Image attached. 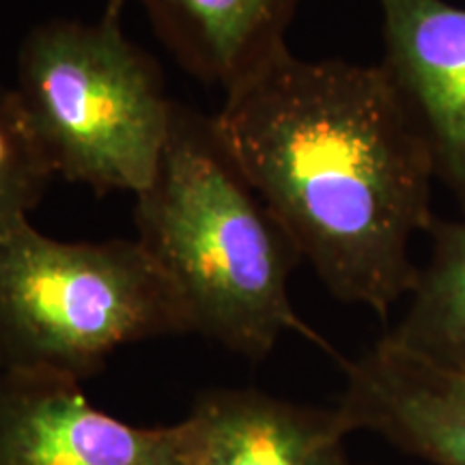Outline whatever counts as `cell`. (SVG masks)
<instances>
[{
    "instance_id": "cell-4",
    "label": "cell",
    "mask_w": 465,
    "mask_h": 465,
    "mask_svg": "<svg viewBox=\"0 0 465 465\" xmlns=\"http://www.w3.org/2000/svg\"><path fill=\"white\" fill-rule=\"evenodd\" d=\"M182 334L183 302L136 240L61 242L26 224L0 243V369L83 383L116 349Z\"/></svg>"
},
{
    "instance_id": "cell-10",
    "label": "cell",
    "mask_w": 465,
    "mask_h": 465,
    "mask_svg": "<svg viewBox=\"0 0 465 465\" xmlns=\"http://www.w3.org/2000/svg\"><path fill=\"white\" fill-rule=\"evenodd\" d=\"M429 232L431 257L418 267L403 317L383 339L465 375V213L435 220Z\"/></svg>"
},
{
    "instance_id": "cell-5",
    "label": "cell",
    "mask_w": 465,
    "mask_h": 465,
    "mask_svg": "<svg viewBox=\"0 0 465 465\" xmlns=\"http://www.w3.org/2000/svg\"><path fill=\"white\" fill-rule=\"evenodd\" d=\"M190 418L138 427L95 407L83 383L0 369V465H196Z\"/></svg>"
},
{
    "instance_id": "cell-2",
    "label": "cell",
    "mask_w": 465,
    "mask_h": 465,
    "mask_svg": "<svg viewBox=\"0 0 465 465\" xmlns=\"http://www.w3.org/2000/svg\"><path fill=\"white\" fill-rule=\"evenodd\" d=\"M134 226L182 298L192 334L252 362L284 332L332 351L293 311L289 278L302 254L250 185L216 114L174 102L158 173L136 194Z\"/></svg>"
},
{
    "instance_id": "cell-9",
    "label": "cell",
    "mask_w": 465,
    "mask_h": 465,
    "mask_svg": "<svg viewBox=\"0 0 465 465\" xmlns=\"http://www.w3.org/2000/svg\"><path fill=\"white\" fill-rule=\"evenodd\" d=\"M127 0H106L121 14ZM153 33L199 83L229 93L287 48L302 0H134Z\"/></svg>"
},
{
    "instance_id": "cell-1",
    "label": "cell",
    "mask_w": 465,
    "mask_h": 465,
    "mask_svg": "<svg viewBox=\"0 0 465 465\" xmlns=\"http://www.w3.org/2000/svg\"><path fill=\"white\" fill-rule=\"evenodd\" d=\"M250 185L336 300L381 319L410 295L435 164L391 75L284 50L216 114Z\"/></svg>"
},
{
    "instance_id": "cell-8",
    "label": "cell",
    "mask_w": 465,
    "mask_h": 465,
    "mask_svg": "<svg viewBox=\"0 0 465 465\" xmlns=\"http://www.w3.org/2000/svg\"><path fill=\"white\" fill-rule=\"evenodd\" d=\"M188 418L199 431L196 465H349L351 431L336 407L213 388L196 397Z\"/></svg>"
},
{
    "instance_id": "cell-7",
    "label": "cell",
    "mask_w": 465,
    "mask_h": 465,
    "mask_svg": "<svg viewBox=\"0 0 465 465\" xmlns=\"http://www.w3.org/2000/svg\"><path fill=\"white\" fill-rule=\"evenodd\" d=\"M345 366L336 405L349 431H369L431 465H465V375L381 339Z\"/></svg>"
},
{
    "instance_id": "cell-11",
    "label": "cell",
    "mask_w": 465,
    "mask_h": 465,
    "mask_svg": "<svg viewBox=\"0 0 465 465\" xmlns=\"http://www.w3.org/2000/svg\"><path fill=\"white\" fill-rule=\"evenodd\" d=\"M54 173L28 124L14 86L0 83V243L39 207Z\"/></svg>"
},
{
    "instance_id": "cell-6",
    "label": "cell",
    "mask_w": 465,
    "mask_h": 465,
    "mask_svg": "<svg viewBox=\"0 0 465 465\" xmlns=\"http://www.w3.org/2000/svg\"><path fill=\"white\" fill-rule=\"evenodd\" d=\"M383 61L431 149L435 177L465 213V7L446 0H377Z\"/></svg>"
},
{
    "instance_id": "cell-3",
    "label": "cell",
    "mask_w": 465,
    "mask_h": 465,
    "mask_svg": "<svg viewBox=\"0 0 465 465\" xmlns=\"http://www.w3.org/2000/svg\"><path fill=\"white\" fill-rule=\"evenodd\" d=\"M14 89L54 177L97 196H136L153 182L174 100L158 61L125 37L121 14L33 26Z\"/></svg>"
}]
</instances>
